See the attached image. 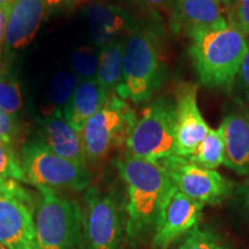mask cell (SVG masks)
Listing matches in <instances>:
<instances>
[{"label": "cell", "mask_w": 249, "mask_h": 249, "mask_svg": "<svg viewBox=\"0 0 249 249\" xmlns=\"http://www.w3.org/2000/svg\"><path fill=\"white\" fill-rule=\"evenodd\" d=\"M116 166L128 194L124 234L127 242L135 247L157 231L177 188L160 163L124 154L116 160Z\"/></svg>", "instance_id": "obj_1"}, {"label": "cell", "mask_w": 249, "mask_h": 249, "mask_svg": "<svg viewBox=\"0 0 249 249\" xmlns=\"http://www.w3.org/2000/svg\"><path fill=\"white\" fill-rule=\"evenodd\" d=\"M165 29L157 20L134 23L127 35L123 83L118 97L142 104L154 97L167 77Z\"/></svg>", "instance_id": "obj_2"}, {"label": "cell", "mask_w": 249, "mask_h": 249, "mask_svg": "<svg viewBox=\"0 0 249 249\" xmlns=\"http://www.w3.org/2000/svg\"><path fill=\"white\" fill-rule=\"evenodd\" d=\"M189 55L200 83L210 90L230 93L248 51V38L229 22L193 33Z\"/></svg>", "instance_id": "obj_3"}, {"label": "cell", "mask_w": 249, "mask_h": 249, "mask_svg": "<svg viewBox=\"0 0 249 249\" xmlns=\"http://www.w3.org/2000/svg\"><path fill=\"white\" fill-rule=\"evenodd\" d=\"M35 207L37 249H85L82 209L76 201L62 198L39 187Z\"/></svg>", "instance_id": "obj_4"}, {"label": "cell", "mask_w": 249, "mask_h": 249, "mask_svg": "<svg viewBox=\"0 0 249 249\" xmlns=\"http://www.w3.org/2000/svg\"><path fill=\"white\" fill-rule=\"evenodd\" d=\"M174 102L158 97L149 103L136 120L124 143V154L149 161H158L176 155Z\"/></svg>", "instance_id": "obj_5"}, {"label": "cell", "mask_w": 249, "mask_h": 249, "mask_svg": "<svg viewBox=\"0 0 249 249\" xmlns=\"http://www.w3.org/2000/svg\"><path fill=\"white\" fill-rule=\"evenodd\" d=\"M135 112L126 101L112 95L80 132L87 161L101 164L114 149L126 143L135 124Z\"/></svg>", "instance_id": "obj_6"}, {"label": "cell", "mask_w": 249, "mask_h": 249, "mask_svg": "<svg viewBox=\"0 0 249 249\" xmlns=\"http://www.w3.org/2000/svg\"><path fill=\"white\" fill-rule=\"evenodd\" d=\"M21 164L27 182L37 188L83 191L91 181L89 167L65 160L40 140H30L21 148Z\"/></svg>", "instance_id": "obj_7"}, {"label": "cell", "mask_w": 249, "mask_h": 249, "mask_svg": "<svg viewBox=\"0 0 249 249\" xmlns=\"http://www.w3.org/2000/svg\"><path fill=\"white\" fill-rule=\"evenodd\" d=\"M86 249H121L124 214L113 193L90 186L85 193L82 213Z\"/></svg>", "instance_id": "obj_8"}, {"label": "cell", "mask_w": 249, "mask_h": 249, "mask_svg": "<svg viewBox=\"0 0 249 249\" xmlns=\"http://www.w3.org/2000/svg\"><path fill=\"white\" fill-rule=\"evenodd\" d=\"M179 192L203 205H218L234 193L235 185L216 170L204 169L173 155L158 161Z\"/></svg>", "instance_id": "obj_9"}, {"label": "cell", "mask_w": 249, "mask_h": 249, "mask_svg": "<svg viewBox=\"0 0 249 249\" xmlns=\"http://www.w3.org/2000/svg\"><path fill=\"white\" fill-rule=\"evenodd\" d=\"M0 244L7 249H37L31 201L21 186L0 192Z\"/></svg>", "instance_id": "obj_10"}, {"label": "cell", "mask_w": 249, "mask_h": 249, "mask_svg": "<svg viewBox=\"0 0 249 249\" xmlns=\"http://www.w3.org/2000/svg\"><path fill=\"white\" fill-rule=\"evenodd\" d=\"M198 86L181 81L174 90L176 155L188 158L200 144L210 127L202 116L197 103Z\"/></svg>", "instance_id": "obj_11"}, {"label": "cell", "mask_w": 249, "mask_h": 249, "mask_svg": "<svg viewBox=\"0 0 249 249\" xmlns=\"http://www.w3.org/2000/svg\"><path fill=\"white\" fill-rule=\"evenodd\" d=\"M204 205L177 189L165 207L157 231L152 235L151 247L167 249L188 234L200 223Z\"/></svg>", "instance_id": "obj_12"}, {"label": "cell", "mask_w": 249, "mask_h": 249, "mask_svg": "<svg viewBox=\"0 0 249 249\" xmlns=\"http://www.w3.org/2000/svg\"><path fill=\"white\" fill-rule=\"evenodd\" d=\"M225 142L224 165L239 176L249 177V108L235 101L220 124Z\"/></svg>", "instance_id": "obj_13"}, {"label": "cell", "mask_w": 249, "mask_h": 249, "mask_svg": "<svg viewBox=\"0 0 249 249\" xmlns=\"http://www.w3.org/2000/svg\"><path fill=\"white\" fill-rule=\"evenodd\" d=\"M227 11L219 0H174L169 27L173 35L189 37L227 21Z\"/></svg>", "instance_id": "obj_14"}, {"label": "cell", "mask_w": 249, "mask_h": 249, "mask_svg": "<svg viewBox=\"0 0 249 249\" xmlns=\"http://www.w3.org/2000/svg\"><path fill=\"white\" fill-rule=\"evenodd\" d=\"M38 123L40 141L65 160L88 167L80 133L67 123L62 110H55L52 113L45 114Z\"/></svg>", "instance_id": "obj_15"}, {"label": "cell", "mask_w": 249, "mask_h": 249, "mask_svg": "<svg viewBox=\"0 0 249 249\" xmlns=\"http://www.w3.org/2000/svg\"><path fill=\"white\" fill-rule=\"evenodd\" d=\"M45 12L43 0H17L8 13L5 37L6 53L22 50L33 42L44 20Z\"/></svg>", "instance_id": "obj_16"}, {"label": "cell", "mask_w": 249, "mask_h": 249, "mask_svg": "<svg viewBox=\"0 0 249 249\" xmlns=\"http://www.w3.org/2000/svg\"><path fill=\"white\" fill-rule=\"evenodd\" d=\"M87 18L90 36L97 49L103 48L117 38L128 35L135 23L124 8L103 2L88 6Z\"/></svg>", "instance_id": "obj_17"}, {"label": "cell", "mask_w": 249, "mask_h": 249, "mask_svg": "<svg viewBox=\"0 0 249 249\" xmlns=\"http://www.w3.org/2000/svg\"><path fill=\"white\" fill-rule=\"evenodd\" d=\"M108 97L97 80H82L66 107L62 108V114L67 123L80 133L87 121L104 107Z\"/></svg>", "instance_id": "obj_18"}, {"label": "cell", "mask_w": 249, "mask_h": 249, "mask_svg": "<svg viewBox=\"0 0 249 249\" xmlns=\"http://www.w3.org/2000/svg\"><path fill=\"white\" fill-rule=\"evenodd\" d=\"M126 43L127 35L98 49V71L96 80L108 96L117 95L123 83Z\"/></svg>", "instance_id": "obj_19"}, {"label": "cell", "mask_w": 249, "mask_h": 249, "mask_svg": "<svg viewBox=\"0 0 249 249\" xmlns=\"http://www.w3.org/2000/svg\"><path fill=\"white\" fill-rule=\"evenodd\" d=\"M188 160L204 169L216 170L225 161V142L222 127L210 128Z\"/></svg>", "instance_id": "obj_20"}, {"label": "cell", "mask_w": 249, "mask_h": 249, "mask_svg": "<svg viewBox=\"0 0 249 249\" xmlns=\"http://www.w3.org/2000/svg\"><path fill=\"white\" fill-rule=\"evenodd\" d=\"M0 107L17 118L22 108V93L14 71L7 65L0 67Z\"/></svg>", "instance_id": "obj_21"}, {"label": "cell", "mask_w": 249, "mask_h": 249, "mask_svg": "<svg viewBox=\"0 0 249 249\" xmlns=\"http://www.w3.org/2000/svg\"><path fill=\"white\" fill-rule=\"evenodd\" d=\"M79 83L80 79L73 71H62L55 74L48 88V101L51 108L45 114L52 113L55 110H62L66 107Z\"/></svg>", "instance_id": "obj_22"}, {"label": "cell", "mask_w": 249, "mask_h": 249, "mask_svg": "<svg viewBox=\"0 0 249 249\" xmlns=\"http://www.w3.org/2000/svg\"><path fill=\"white\" fill-rule=\"evenodd\" d=\"M0 180L27 182L21 160L15 154L13 144L0 140Z\"/></svg>", "instance_id": "obj_23"}, {"label": "cell", "mask_w": 249, "mask_h": 249, "mask_svg": "<svg viewBox=\"0 0 249 249\" xmlns=\"http://www.w3.org/2000/svg\"><path fill=\"white\" fill-rule=\"evenodd\" d=\"M71 67L81 81L96 79L98 71V52L91 46H81L71 54Z\"/></svg>", "instance_id": "obj_24"}, {"label": "cell", "mask_w": 249, "mask_h": 249, "mask_svg": "<svg viewBox=\"0 0 249 249\" xmlns=\"http://www.w3.org/2000/svg\"><path fill=\"white\" fill-rule=\"evenodd\" d=\"M178 249H225L217 233L207 226L197 225L192 230Z\"/></svg>", "instance_id": "obj_25"}, {"label": "cell", "mask_w": 249, "mask_h": 249, "mask_svg": "<svg viewBox=\"0 0 249 249\" xmlns=\"http://www.w3.org/2000/svg\"><path fill=\"white\" fill-rule=\"evenodd\" d=\"M227 15L229 22L249 37V0H234Z\"/></svg>", "instance_id": "obj_26"}, {"label": "cell", "mask_w": 249, "mask_h": 249, "mask_svg": "<svg viewBox=\"0 0 249 249\" xmlns=\"http://www.w3.org/2000/svg\"><path fill=\"white\" fill-rule=\"evenodd\" d=\"M233 90H235L238 93L236 101L244 103V104H249V39L248 51L241 62L240 68H239Z\"/></svg>", "instance_id": "obj_27"}, {"label": "cell", "mask_w": 249, "mask_h": 249, "mask_svg": "<svg viewBox=\"0 0 249 249\" xmlns=\"http://www.w3.org/2000/svg\"><path fill=\"white\" fill-rule=\"evenodd\" d=\"M17 134L18 124L15 118L9 116L0 107V140L12 144L17 138Z\"/></svg>", "instance_id": "obj_28"}, {"label": "cell", "mask_w": 249, "mask_h": 249, "mask_svg": "<svg viewBox=\"0 0 249 249\" xmlns=\"http://www.w3.org/2000/svg\"><path fill=\"white\" fill-rule=\"evenodd\" d=\"M46 9L51 12H60V13H67V12L75 11V8L81 4L82 0H43Z\"/></svg>", "instance_id": "obj_29"}, {"label": "cell", "mask_w": 249, "mask_h": 249, "mask_svg": "<svg viewBox=\"0 0 249 249\" xmlns=\"http://www.w3.org/2000/svg\"><path fill=\"white\" fill-rule=\"evenodd\" d=\"M9 9L0 7V61L1 55L5 49V37H6V27H7Z\"/></svg>", "instance_id": "obj_30"}, {"label": "cell", "mask_w": 249, "mask_h": 249, "mask_svg": "<svg viewBox=\"0 0 249 249\" xmlns=\"http://www.w3.org/2000/svg\"><path fill=\"white\" fill-rule=\"evenodd\" d=\"M139 1L143 7L152 9V11H158V9L171 8L174 0H139Z\"/></svg>", "instance_id": "obj_31"}, {"label": "cell", "mask_w": 249, "mask_h": 249, "mask_svg": "<svg viewBox=\"0 0 249 249\" xmlns=\"http://www.w3.org/2000/svg\"><path fill=\"white\" fill-rule=\"evenodd\" d=\"M236 193H238L239 198H240L242 208H244L246 213H247L249 217V177L245 180L241 186H239Z\"/></svg>", "instance_id": "obj_32"}, {"label": "cell", "mask_w": 249, "mask_h": 249, "mask_svg": "<svg viewBox=\"0 0 249 249\" xmlns=\"http://www.w3.org/2000/svg\"><path fill=\"white\" fill-rule=\"evenodd\" d=\"M20 185L15 181H2L0 180V192H13L18 189Z\"/></svg>", "instance_id": "obj_33"}, {"label": "cell", "mask_w": 249, "mask_h": 249, "mask_svg": "<svg viewBox=\"0 0 249 249\" xmlns=\"http://www.w3.org/2000/svg\"><path fill=\"white\" fill-rule=\"evenodd\" d=\"M15 2H17V0H0V7L11 9Z\"/></svg>", "instance_id": "obj_34"}, {"label": "cell", "mask_w": 249, "mask_h": 249, "mask_svg": "<svg viewBox=\"0 0 249 249\" xmlns=\"http://www.w3.org/2000/svg\"><path fill=\"white\" fill-rule=\"evenodd\" d=\"M219 1L222 2V5L226 8V11H229V8L231 7L233 2H234V0H219Z\"/></svg>", "instance_id": "obj_35"}, {"label": "cell", "mask_w": 249, "mask_h": 249, "mask_svg": "<svg viewBox=\"0 0 249 249\" xmlns=\"http://www.w3.org/2000/svg\"><path fill=\"white\" fill-rule=\"evenodd\" d=\"M0 249H7V248H6L5 246H2L1 244H0Z\"/></svg>", "instance_id": "obj_36"}]
</instances>
